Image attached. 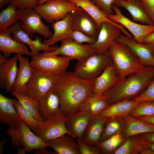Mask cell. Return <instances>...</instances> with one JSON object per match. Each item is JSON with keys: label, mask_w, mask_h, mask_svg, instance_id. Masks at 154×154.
I'll return each mask as SVG.
<instances>
[{"label": "cell", "mask_w": 154, "mask_h": 154, "mask_svg": "<svg viewBox=\"0 0 154 154\" xmlns=\"http://www.w3.org/2000/svg\"><path fill=\"white\" fill-rule=\"evenodd\" d=\"M93 80L83 79L74 72L57 76L54 87L60 98V111L66 116L80 111L82 105L93 94Z\"/></svg>", "instance_id": "obj_1"}, {"label": "cell", "mask_w": 154, "mask_h": 154, "mask_svg": "<svg viewBox=\"0 0 154 154\" xmlns=\"http://www.w3.org/2000/svg\"><path fill=\"white\" fill-rule=\"evenodd\" d=\"M154 78V66H145L139 71L121 79L102 96L110 105L119 101L131 100L140 94Z\"/></svg>", "instance_id": "obj_2"}, {"label": "cell", "mask_w": 154, "mask_h": 154, "mask_svg": "<svg viewBox=\"0 0 154 154\" xmlns=\"http://www.w3.org/2000/svg\"><path fill=\"white\" fill-rule=\"evenodd\" d=\"M108 53L120 80L140 70L145 66L125 44L114 40Z\"/></svg>", "instance_id": "obj_3"}, {"label": "cell", "mask_w": 154, "mask_h": 154, "mask_svg": "<svg viewBox=\"0 0 154 154\" xmlns=\"http://www.w3.org/2000/svg\"><path fill=\"white\" fill-rule=\"evenodd\" d=\"M30 128L21 120L16 121L8 128V135L11 139L14 148L23 146L27 152L38 149L48 147L46 143L34 133Z\"/></svg>", "instance_id": "obj_4"}, {"label": "cell", "mask_w": 154, "mask_h": 154, "mask_svg": "<svg viewBox=\"0 0 154 154\" xmlns=\"http://www.w3.org/2000/svg\"><path fill=\"white\" fill-rule=\"evenodd\" d=\"M80 8L70 0H47L34 9L42 18L48 23H52L63 19L69 13Z\"/></svg>", "instance_id": "obj_5"}, {"label": "cell", "mask_w": 154, "mask_h": 154, "mask_svg": "<svg viewBox=\"0 0 154 154\" xmlns=\"http://www.w3.org/2000/svg\"><path fill=\"white\" fill-rule=\"evenodd\" d=\"M67 119L66 116L59 111L39 122L34 133L45 143L66 134L71 135L66 126Z\"/></svg>", "instance_id": "obj_6"}, {"label": "cell", "mask_w": 154, "mask_h": 154, "mask_svg": "<svg viewBox=\"0 0 154 154\" xmlns=\"http://www.w3.org/2000/svg\"><path fill=\"white\" fill-rule=\"evenodd\" d=\"M56 79L57 76L35 68L24 93L40 103L47 94L54 88Z\"/></svg>", "instance_id": "obj_7"}, {"label": "cell", "mask_w": 154, "mask_h": 154, "mask_svg": "<svg viewBox=\"0 0 154 154\" xmlns=\"http://www.w3.org/2000/svg\"><path fill=\"white\" fill-rule=\"evenodd\" d=\"M112 63L108 52L105 54H94L78 61L75 67L74 72L82 78L93 80Z\"/></svg>", "instance_id": "obj_8"}, {"label": "cell", "mask_w": 154, "mask_h": 154, "mask_svg": "<svg viewBox=\"0 0 154 154\" xmlns=\"http://www.w3.org/2000/svg\"><path fill=\"white\" fill-rule=\"evenodd\" d=\"M18 20H20L21 29L31 38L34 34L38 33L45 38H50L53 34L48 26L42 21L40 15L34 8L18 9Z\"/></svg>", "instance_id": "obj_9"}, {"label": "cell", "mask_w": 154, "mask_h": 154, "mask_svg": "<svg viewBox=\"0 0 154 154\" xmlns=\"http://www.w3.org/2000/svg\"><path fill=\"white\" fill-rule=\"evenodd\" d=\"M31 57L30 63L34 68L56 76L66 72L71 60L66 57L52 54L49 52H40Z\"/></svg>", "instance_id": "obj_10"}, {"label": "cell", "mask_w": 154, "mask_h": 154, "mask_svg": "<svg viewBox=\"0 0 154 154\" xmlns=\"http://www.w3.org/2000/svg\"><path fill=\"white\" fill-rule=\"evenodd\" d=\"M112 8L114 14L108 15V17L126 29L137 42L143 43L145 38L154 32V25L137 23L125 16L117 6L114 5Z\"/></svg>", "instance_id": "obj_11"}, {"label": "cell", "mask_w": 154, "mask_h": 154, "mask_svg": "<svg viewBox=\"0 0 154 154\" xmlns=\"http://www.w3.org/2000/svg\"><path fill=\"white\" fill-rule=\"evenodd\" d=\"M60 46L51 54L66 57L70 60H82L95 54L88 44L78 43L70 38H65L60 41Z\"/></svg>", "instance_id": "obj_12"}, {"label": "cell", "mask_w": 154, "mask_h": 154, "mask_svg": "<svg viewBox=\"0 0 154 154\" xmlns=\"http://www.w3.org/2000/svg\"><path fill=\"white\" fill-rule=\"evenodd\" d=\"M122 31L118 26L112 23L106 21L101 24L97 39L92 44H88L95 54H105L115 39Z\"/></svg>", "instance_id": "obj_13"}, {"label": "cell", "mask_w": 154, "mask_h": 154, "mask_svg": "<svg viewBox=\"0 0 154 154\" xmlns=\"http://www.w3.org/2000/svg\"><path fill=\"white\" fill-rule=\"evenodd\" d=\"M8 29L13 33L11 37L13 40L24 43L29 46L32 56L38 54L42 50L43 52H52L58 47L57 45L50 46L42 42L41 38L38 36L35 37V40H32L21 29L20 22H17Z\"/></svg>", "instance_id": "obj_14"}, {"label": "cell", "mask_w": 154, "mask_h": 154, "mask_svg": "<svg viewBox=\"0 0 154 154\" xmlns=\"http://www.w3.org/2000/svg\"><path fill=\"white\" fill-rule=\"evenodd\" d=\"M114 40L125 45L144 66H154V56L147 44L138 42L133 37L124 35H120Z\"/></svg>", "instance_id": "obj_15"}, {"label": "cell", "mask_w": 154, "mask_h": 154, "mask_svg": "<svg viewBox=\"0 0 154 154\" xmlns=\"http://www.w3.org/2000/svg\"><path fill=\"white\" fill-rule=\"evenodd\" d=\"M72 25L73 31H80L87 36L96 39L101 28L94 19L80 7L74 12Z\"/></svg>", "instance_id": "obj_16"}, {"label": "cell", "mask_w": 154, "mask_h": 154, "mask_svg": "<svg viewBox=\"0 0 154 154\" xmlns=\"http://www.w3.org/2000/svg\"><path fill=\"white\" fill-rule=\"evenodd\" d=\"M112 62L93 80V94L102 96L114 86L120 80Z\"/></svg>", "instance_id": "obj_17"}, {"label": "cell", "mask_w": 154, "mask_h": 154, "mask_svg": "<svg viewBox=\"0 0 154 154\" xmlns=\"http://www.w3.org/2000/svg\"><path fill=\"white\" fill-rule=\"evenodd\" d=\"M107 118L100 114L92 116L82 140L88 144L98 146Z\"/></svg>", "instance_id": "obj_18"}, {"label": "cell", "mask_w": 154, "mask_h": 154, "mask_svg": "<svg viewBox=\"0 0 154 154\" xmlns=\"http://www.w3.org/2000/svg\"><path fill=\"white\" fill-rule=\"evenodd\" d=\"M92 116L89 113L82 111L66 116V126L71 135L82 139Z\"/></svg>", "instance_id": "obj_19"}, {"label": "cell", "mask_w": 154, "mask_h": 154, "mask_svg": "<svg viewBox=\"0 0 154 154\" xmlns=\"http://www.w3.org/2000/svg\"><path fill=\"white\" fill-rule=\"evenodd\" d=\"M19 66L12 92L24 93L35 68L32 66L29 58L22 55H19Z\"/></svg>", "instance_id": "obj_20"}, {"label": "cell", "mask_w": 154, "mask_h": 154, "mask_svg": "<svg viewBox=\"0 0 154 154\" xmlns=\"http://www.w3.org/2000/svg\"><path fill=\"white\" fill-rule=\"evenodd\" d=\"M11 33L8 29L4 32H0V50L3 54L7 58L10 57L13 53L32 57V54L25 44L13 40Z\"/></svg>", "instance_id": "obj_21"}, {"label": "cell", "mask_w": 154, "mask_h": 154, "mask_svg": "<svg viewBox=\"0 0 154 154\" xmlns=\"http://www.w3.org/2000/svg\"><path fill=\"white\" fill-rule=\"evenodd\" d=\"M114 5L128 11L133 21L143 24L154 25V22L148 15L139 0H116Z\"/></svg>", "instance_id": "obj_22"}, {"label": "cell", "mask_w": 154, "mask_h": 154, "mask_svg": "<svg viewBox=\"0 0 154 154\" xmlns=\"http://www.w3.org/2000/svg\"><path fill=\"white\" fill-rule=\"evenodd\" d=\"M80 7L86 11L94 20L99 27L101 28L102 24L108 21L119 27L124 35L129 36V33L121 25L110 19L107 15L100 10L91 0H70Z\"/></svg>", "instance_id": "obj_23"}, {"label": "cell", "mask_w": 154, "mask_h": 154, "mask_svg": "<svg viewBox=\"0 0 154 154\" xmlns=\"http://www.w3.org/2000/svg\"><path fill=\"white\" fill-rule=\"evenodd\" d=\"M74 12L69 13L64 19L52 23L51 27L54 31L52 37L48 39L44 40L43 42L52 46L57 42L66 38H69L73 31L72 19Z\"/></svg>", "instance_id": "obj_24"}, {"label": "cell", "mask_w": 154, "mask_h": 154, "mask_svg": "<svg viewBox=\"0 0 154 154\" xmlns=\"http://www.w3.org/2000/svg\"><path fill=\"white\" fill-rule=\"evenodd\" d=\"M18 61L19 55L16 54L7 62L0 65V82L7 92L12 91L18 69L17 66Z\"/></svg>", "instance_id": "obj_25"}, {"label": "cell", "mask_w": 154, "mask_h": 154, "mask_svg": "<svg viewBox=\"0 0 154 154\" xmlns=\"http://www.w3.org/2000/svg\"><path fill=\"white\" fill-rule=\"evenodd\" d=\"M125 126L123 132L125 139L134 135L154 132V124L128 115L123 117Z\"/></svg>", "instance_id": "obj_26"}, {"label": "cell", "mask_w": 154, "mask_h": 154, "mask_svg": "<svg viewBox=\"0 0 154 154\" xmlns=\"http://www.w3.org/2000/svg\"><path fill=\"white\" fill-rule=\"evenodd\" d=\"M58 154H80L75 138L66 134L46 143Z\"/></svg>", "instance_id": "obj_27"}, {"label": "cell", "mask_w": 154, "mask_h": 154, "mask_svg": "<svg viewBox=\"0 0 154 154\" xmlns=\"http://www.w3.org/2000/svg\"><path fill=\"white\" fill-rule=\"evenodd\" d=\"M151 143L142 134L131 136L126 139L114 154H138Z\"/></svg>", "instance_id": "obj_28"}, {"label": "cell", "mask_w": 154, "mask_h": 154, "mask_svg": "<svg viewBox=\"0 0 154 154\" xmlns=\"http://www.w3.org/2000/svg\"><path fill=\"white\" fill-rule=\"evenodd\" d=\"M60 100L54 88L49 92L39 103L40 115L44 120L60 111Z\"/></svg>", "instance_id": "obj_29"}, {"label": "cell", "mask_w": 154, "mask_h": 154, "mask_svg": "<svg viewBox=\"0 0 154 154\" xmlns=\"http://www.w3.org/2000/svg\"><path fill=\"white\" fill-rule=\"evenodd\" d=\"M139 102L132 100L119 101L109 105L100 114L108 118L113 117H123L129 115Z\"/></svg>", "instance_id": "obj_30"}, {"label": "cell", "mask_w": 154, "mask_h": 154, "mask_svg": "<svg viewBox=\"0 0 154 154\" xmlns=\"http://www.w3.org/2000/svg\"><path fill=\"white\" fill-rule=\"evenodd\" d=\"M21 120L15 109L13 99L0 94V121L9 126L15 121Z\"/></svg>", "instance_id": "obj_31"}, {"label": "cell", "mask_w": 154, "mask_h": 154, "mask_svg": "<svg viewBox=\"0 0 154 154\" xmlns=\"http://www.w3.org/2000/svg\"><path fill=\"white\" fill-rule=\"evenodd\" d=\"M109 105L106 98L93 94L82 105L80 111L88 112L92 116L100 114Z\"/></svg>", "instance_id": "obj_32"}, {"label": "cell", "mask_w": 154, "mask_h": 154, "mask_svg": "<svg viewBox=\"0 0 154 154\" xmlns=\"http://www.w3.org/2000/svg\"><path fill=\"white\" fill-rule=\"evenodd\" d=\"M11 94L38 121L41 122L44 121L40 115L39 103L37 101L24 93L12 92Z\"/></svg>", "instance_id": "obj_33"}, {"label": "cell", "mask_w": 154, "mask_h": 154, "mask_svg": "<svg viewBox=\"0 0 154 154\" xmlns=\"http://www.w3.org/2000/svg\"><path fill=\"white\" fill-rule=\"evenodd\" d=\"M125 126L123 117H113L107 118L101 139L104 141L114 135L123 133Z\"/></svg>", "instance_id": "obj_34"}, {"label": "cell", "mask_w": 154, "mask_h": 154, "mask_svg": "<svg viewBox=\"0 0 154 154\" xmlns=\"http://www.w3.org/2000/svg\"><path fill=\"white\" fill-rule=\"evenodd\" d=\"M125 139L122 133L116 134L101 142L98 147L100 153L114 154Z\"/></svg>", "instance_id": "obj_35"}, {"label": "cell", "mask_w": 154, "mask_h": 154, "mask_svg": "<svg viewBox=\"0 0 154 154\" xmlns=\"http://www.w3.org/2000/svg\"><path fill=\"white\" fill-rule=\"evenodd\" d=\"M18 9L9 4L0 13V32L5 31L18 20Z\"/></svg>", "instance_id": "obj_36"}, {"label": "cell", "mask_w": 154, "mask_h": 154, "mask_svg": "<svg viewBox=\"0 0 154 154\" xmlns=\"http://www.w3.org/2000/svg\"><path fill=\"white\" fill-rule=\"evenodd\" d=\"M14 106L21 120L33 131L39 125L38 121L16 99H13Z\"/></svg>", "instance_id": "obj_37"}, {"label": "cell", "mask_w": 154, "mask_h": 154, "mask_svg": "<svg viewBox=\"0 0 154 154\" xmlns=\"http://www.w3.org/2000/svg\"><path fill=\"white\" fill-rule=\"evenodd\" d=\"M129 115L134 117L145 116H154V102L146 101L139 102Z\"/></svg>", "instance_id": "obj_38"}, {"label": "cell", "mask_w": 154, "mask_h": 154, "mask_svg": "<svg viewBox=\"0 0 154 154\" xmlns=\"http://www.w3.org/2000/svg\"><path fill=\"white\" fill-rule=\"evenodd\" d=\"M131 100L138 102L146 101L154 102V78L140 94Z\"/></svg>", "instance_id": "obj_39"}, {"label": "cell", "mask_w": 154, "mask_h": 154, "mask_svg": "<svg viewBox=\"0 0 154 154\" xmlns=\"http://www.w3.org/2000/svg\"><path fill=\"white\" fill-rule=\"evenodd\" d=\"M69 38L75 42L79 44L87 43L88 44H92L96 41L95 38L90 37L80 31L73 30L71 33Z\"/></svg>", "instance_id": "obj_40"}, {"label": "cell", "mask_w": 154, "mask_h": 154, "mask_svg": "<svg viewBox=\"0 0 154 154\" xmlns=\"http://www.w3.org/2000/svg\"><path fill=\"white\" fill-rule=\"evenodd\" d=\"M80 154H99L100 152L97 146L88 144L82 139H76Z\"/></svg>", "instance_id": "obj_41"}, {"label": "cell", "mask_w": 154, "mask_h": 154, "mask_svg": "<svg viewBox=\"0 0 154 154\" xmlns=\"http://www.w3.org/2000/svg\"><path fill=\"white\" fill-rule=\"evenodd\" d=\"M106 15L114 14L112 8L116 0H91Z\"/></svg>", "instance_id": "obj_42"}, {"label": "cell", "mask_w": 154, "mask_h": 154, "mask_svg": "<svg viewBox=\"0 0 154 154\" xmlns=\"http://www.w3.org/2000/svg\"><path fill=\"white\" fill-rule=\"evenodd\" d=\"M40 0H13L9 4L16 7L18 9L28 8H34L39 5Z\"/></svg>", "instance_id": "obj_43"}, {"label": "cell", "mask_w": 154, "mask_h": 154, "mask_svg": "<svg viewBox=\"0 0 154 154\" xmlns=\"http://www.w3.org/2000/svg\"><path fill=\"white\" fill-rule=\"evenodd\" d=\"M145 11L154 22V0H139Z\"/></svg>", "instance_id": "obj_44"}, {"label": "cell", "mask_w": 154, "mask_h": 154, "mask_svg": "<svg viewBox=\"0 0 154 154\" xmlns=\"http://www.w3.org/2000/svg\"><path fill=\"white\" fill-rule=\"evenodd\" d=\"M143 43L147 44L153 53L154 52V32L149 34L145 38Z\"/></svg>", "instance_id": "obj_45"}, {"label": "cell", "mask_w": 154, "mask_h": 154, "mask_svg": "<svg viewBox=\"0 0 154 154\" xmlns=\"http://www.w3.org/2000/svg\"><path fill=\"white\" fill-rule=\"evenodd\" d=\"M142 134L149 142L154 143V132L145 133Z\"/></svg>", "instance_id": "obj_46"}, {"label": "cell", "mask_w": 154, "mask_h": 154, "mask_svg": "<svg viewBox=\"0 0 154 154\" xmlns=\"http://www.w3.org/2000/svg\"><path fill=\"white\" fill-rule=\"evenodd\" d=\"M46 148H43L38 149L36 150V151L34 153L35 154H56V153L55 151L54 152H51L47 150Z\"/></svg>", "instance_id": "obj_47"}, {"label": "cell", "mask_w": 154, "mask_h": 154, "mask_svg": "<svg viewBox=\"0 0 154 154\" xmlns=\"http://www.w3.org/2000/svg\"><path fill=\"white\" fill-rule=\"evenodd\" d=\"M136 117L154 124V116H141Z\"/></svg>", "instance_id": "obj_48"}, {"label": "cell", "mask_w": 154, "mask_h": 154, "mask_svg": "<svg viewBox=\"0 0 154 154\" xmlns=\"http://www.w3.org/2000/svg\"><path fill=\"white\" fill-rule=\"evenodd\" d=\"M140 154H154V151L149 147L143 149L140 152Z\"/></svg>", "instance_id": "obj_49"}, {"label": "cell", "mask_w": 154, "mask_h": 154, "mask_svg": "<svg viewBox=\"0 0 154 154\" xmlns=\"http://www.w3.org/2000/svg\"><path fill=\"white\" fill-rule=\"evenodd\" d=\"M7 141V139L5 137L3 138L1 141L0 142V154L3 153V147Z\"/></svg>", "instance_id": "obj_50"}, {"label": "cell", "mask_w": 154, "mask_h": 154, "mask_svg": "<svg viewBox=\"0 0 154 154\" xmlns=\"http://www.w3.org/2000/svg\"><path fill=\"white\" fill-rule=\"evenodd\" d=\"M9 59L5 57L3 54H0V65H2L7 62Z\"/></svg>", "instance_id": "obj_51"}, {"label": "cell", "mask_w": 154, "mask_h": 154, "mask_svg": "<svg viewBox=\"0 0 154 154\" xmlns=\"http://www.w3.org/2000/svg\"><path fill=\"white\" fill-rule=\"evenodd\" d=\"M17 148V154H25L26 152H27L26 149L23 146H21Z\"/></svg>", "instance_id": "obj_52"}, {"label": "cell", "mask_w": 154, "mask_h": 154, "mask_svg": "<svg viewBox=\"0 0 154 154\" xmlns=\"http://www.w3.org/2000/svg\"><path fill=\"white\" fill-rule=\"evenodd\" d=\"M13 0H0V8H1L5 5L10 3Z\"/></svg>", "instance_id": "obj_53"}, {"label": "cell", "mask_w": 154, "mask_h": 154, "mask_svg": "<svg viewBox=\"0 0 154 154\" xmlns=\"http://www.w3.org/2000/svg\"><path fill=\"white\" fill-rule=\"evenodd\" d=\"M149 147L154 151V143H151Z\"/></svg>", "instance_id": "obj_54"}, {"label": "cell", "mask_w": 154, "mask_h": 154, "mask_svg": "<svg viewBox=\"0 0 154 154\" xmlns=\"http://www.w3.org/2000/svg\"><path fill=\"white\" fill-rule=\"evenodd\" d=\"M47 0H40L39 1V5H41L43 4Z\"/></svg>", "instance_id": "obj_55"}, {"label": "cell", "mask_w": 154, "mask_h": 154, "mask_svg": "<svg viewBox=\"0 0 154 154\" xmlns=\"http://www.w3.org/2000/svg\"><path fill=\"white\" fill-rule=\"evenodd\" d=\"M153 55L154 56V52L153 53Z\"/></svg>", "instance_id": "obj_56"}, {"label": "cell", "mask_w": 154, "mask_h": 154, "mask_svg": "<svg viewBox=\"0 0 154 154\" xmlns=\"http://www.w3.org/2000/svg\"><path fill=\"white\" fill-rule=\"evenodd\" d=\"M125 0V1H128V0Z\"/></svg>", "instance_id": "obj_57"}]
</instances>
